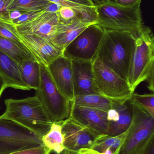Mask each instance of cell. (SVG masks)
I'll return each instance as SVG.
<instances>
[{
  "label": "cell",
  "instance_id": "obj_5",
  "mask_svg": "<svg viewBox=\"0 0 154 154\" xmlns=\"http://www.w3.org/2000/svg\"><path fill=\"white\" fill-rule=\"evenodd\" d=\"M40 81L35 96L41 102L45 111L53 122L68 119L70 113L71 101L57 88L47 66L40 63Z\"/></svg>",
  "mask_w": 154,
  "mask_h": 154
},
{
  "label": "cell",
  "instance_id": "obj_20",
  "mask_svg": "<svg viewBox=\"0 0 154 154\" xmlns=\"http://www.w3.org/2000/svg\"><path fill=\"white\" fill-rule=\"evenodd\" d=\"M116 102H118L108 99L96 93L77 96L71 101L74 105L105 111L111 109Z\"/></svg>",
  "mask_w": 154,
  "mask_h": 154
},
{
  "label": "cell",
  "instance_id": "obj_39",
  "mask_svg": "<svg viewBox=\"0 0 154 154\" xmlns=\"http://www.w3.org/2000/svg\"><path fill=\"white\" fill-rule=\"evenodd\" d=\"M100 153V152H99ZM100 154H115L114 153V152H113L111 149L109 148L106 149L105 150L102 152L100 153Z\"/></svg>",
  "mask_w": 154,
  "mask_h": 154
},
{
  "label": "cell",
  "instance_id": "obj_31",
  "mask_svg": "<svg viewBox=\"0 0 154 154\" xmlns=\"http://www.w3.org/2000/svg\"><path fill=\"white\" fill-rule=\"evenodd\" d=\"M11 0H0V20H9V11L8 7Z\"/></svg>",
  "mask_w": 154,
  "mask_h": 154
},
{
  "label": "cell",
  "instance_id": "obj_11",
  "mask_svg": "<svg viewBox=\"0 0 154 154\" xmlns=\"http://www.w3.org/2000/svg\"><path fill=\"white\" fill-rule=\"evenodd\" d=\"M108 111L71 104L68 118L98 135L106 134L108 128Z\"/></svg>",
  "mask_w": 154,
  "mask_h": 154
},
{
  "label": "cell",
  "instance_id": "obj_6",
  "mask_svg": "<svg viewBox=\"0 0 154 154\" xmlns=\"http://www.w3.org/2000/svg\"><path fill=\"white\" fill-rule=\"evenodd\" d=\"M94 80L98 94L120 103L129 100L134 93L127 82L119 76L98 58L93 61Z\"/></svg>",
  "mask_w": 154,
  "mask_h": 154
},
{
  "label": "cell",
  "instance_id": "obj_30",
  "mask_svg": "<svg viewBox=\"0 0 154 154\" xmlns=\"http://www.w3.org/2000/svg\"><path fill=\"white\" fill-rule=\"evenodd\" d=\"M41 11L39 12H24L20 16L13 20H9L14 25H19L21 23L26 22L28 21L31 20L33 18L36 17L38 15Z\"/></svg>",
  "mask_w": 154,
  "mask_h": 154
},
{
  "label": "cell",
  "instance_id": "obj_19",
  "mask_svg": "<svg viewBox=\"0 0 154 154\" xmlns=\"http://www.w3.org/2000/svg\"><path fill=\"white\" fill-rule=\"evenodd\" d=\"M61 6L70 7L75 10L80 18L87 22L96 23V5L92 0H46Z\"/></svg>",
  "mask_w": 154,
  "mask_h": 154
},
{
  "label": "cell",
  "instance_id": "obj_13",
  "mask_svg": "<svg viewBox=\"0 0 154 154\" xmlns=\"http://www.w3.org/2000/svg\"><path fill=\"white\" fill-rule=\"evenodd\" d=\"M18 33L24 44L39 63L47 66L63 56V51L51 41L38 35Z\"/></svg>",
  "mask_w": 154,
  "mask_h": 154
},
{
  "label": "cell",
  "instance_id": "obj_22",
  "mask_svg": "<svg viewBox=\"0 0 154 154\" xmlns=\"http://www.w3.org/2000/svg\"><path fill=\"white\" fill-rule=\"evenodd\" d=\"M42 144L51 152L61 154L65 150L64 137L60 122H54L50 130L42 137Z\"/></svg>",
  "mask_w": 154,
  "mask_h": 154
},
{
  "label": "cell",
  "instance_id": "obj_2",
  "mask_svg": "<svg viewBox=\"0 0 154 154\" xmlns=\"http://www.w3.org/2000/svg\"><path fill=\"white\" fill-rule=\"evenodd\" d=\"M5 112L1 116L10 119L42 137L54 122L36 96L22 99L5 100Z\"/></svg>",
  "mask_w": 154,
  "mask_h": 154
},
{
  "label": "cell",
  "instance_id": "obj_8",
  "mask_svg": "<svg viewBox=\"0 0 154 154\" xmlns=\"http://www.w3.org/2000/svg\"><path fill=\"white\" fill-rule=\"evenodd\" d=\"M42 145L41 137L14 121L0 116V154H11Z\"/></svg>",
  "mask_w": 154,
  "mask_h": 154
},
{
  "label": "cell",
  "instance_id": "obj_15",
  "mask_svg": "<svg viewBox=\"0 0 154 154\" xmlns=\"http://www.w3.org/2000/svg\"><path fill=\"white\" fill-rule=\"evenodd\" d=\"M74 96L96 93L94 83L93 61L71 60Z\"/></svg>",
  "mask_w": 154,
  "mask_h": 154
},
{
  "label": "cell",
  "instance_id": "obj_27",
  "mask_svg": "<svg viewBox=\"0 0 154 154\" xmlns=\"http://www.w3.org/2000/svg\"><path fill=\"white\" fill-rule=\"evenodd\" d=\"M130 101L135 103L154 117V94H141L133 93Z\"/></svg>",
  "mask_w": 154,
  "mask_h": 154
},
{
  "label": "cell",
  "instance_id": "obj_24",
  "mask_svg": "<svg viewBox=\"0 0 154 154\" xmlns=\"http://www.w3.org/2000/svg\"><path fill=\"white\" fill-rule=\"evenodd\" d=\"M127 134V130L123 134L115 136H110L107 134L99 135L90 148L100 153L109 148L115 154H118Z\"/></svg>",
  "mask_w": 154,
  "mask_h": 154
},
{
  "label": "cell",
  "instance_id": "obj_18",
  "mask_svg": "<svg viewBox=\"0 0 154 154\" xmlns=\"http://www.w3.org/2000/svg\"><path fill=\"white\" fill-rule=\"evenodd\" d=\"M0 76L5 82L6 88L30 90L22 80L19 65L11 57L0 50Z\"/></svg>",
  "mask_w": 154,
  "mask_h": 154
},
{
  "label": "cell",
  "instance_id": "obj_38",
  "mask_svg": "<svg viewBox=\"0 0 154 154\" xmlns=\"http://www.w3.org/2000/svg\"><path fill=\"white\" fill-rule=\"evenodd\" d=\"M5 82L3 78L0 76V98L4 91L6 89Z\"/></svg>",
  "mask_w": 154,
  "mask_h": 154
},
{
  "label": "cell",
  "instance_id": "obj_25",
  "mask_svg": "<svg viewBox=\"0 0 154 154\" xmlns=\"http://www.w3.org/2000/svg\"><path fill=\"white\" fill-rule=\"evenodd\" d=\"M50 3L46 0H11L7 10L24 12L41 11H44Z\"/></svg>",
  "mask_w": 154,
  "mask_h": 154
},
{
  "label": "cell",
  "instance_id": "obj_37",
  "mask_svg": "<svg viewBox=\"0 0 154 154\" xmlns=\"http://www.w3.org/2000/svg\"><path fill=\"white\" fill-rule=\"evenodd\" d=\"M80 154H100V153L90 148H83L77 151Z\"/></svg>",
  "mask_w": 154,
  "mask_h": 154
},
{
  "label": "cell",
  "instance_id": "obj_10",
  "mask_svg": "<svg viewBox=\"0 0 154 154\" xmlns=\"http://www.w3.org/2000/svg\"><path fill=\"white\" fill-rule=\"evenodd\" d=\"M66 150L77 152L91 148L99 136L70 118L60 121Z\"/></svg>",
  "mask_w": 154,
  "mask_h": 154
},
{
  "label": "cell",
  "instance_id": "obj_32",
  "mask_svg": "<svg viewBox=\"0 0 154 154\" xmlns=\"http://www.w3.org/2000/svg\"><path fill=\"white\" fill-rule=\"evenodd\" d=\"M138 154H154V135L146 143Z\"/></svg>",
  "mask_w": 154,
  "mask_h": 154
},
{
  "label": "cell",
  "instance_id": "obj_17",
  "mask_svg": "<svg viewBox=\"0 0 154 154\" xmlns=\"http://www.w3.org/2000/svg\"><path fill=\"white\" fill-rule=\"evenodd\" d=\"M93 24L95 23L87 22L81 19L68 23L60 21L52 41L63 51L84 30Z\"/></svg>",
  "mask_w": 154,
  "mask_h": 154
},
{
  "label": "cell",
  "instance_id": "obj_29",
  "mask_svg": "<svg viewBox=\"0 0 154 154\" xmlns=\"http://www.w3.org/2000/svg\"><path fill=\"white\" fill-rule=\"evenodd\" d=\"M51 152L43 145L37 147L28 148L12 154H50Z\"/></svg>",
  "mask_w": 154,
  "mask_h": 154
},
{
  "label": "cell",
  "instance_id": "obj_34",
  "mask_svg": "<svg viewBox=\"0 0 154 154\" xmlns=\"http://www.w3.org/2000/svg\"><path fill=\"white\" fill-rule=\"evenodd\" d=\"M148 82V88L149 90L151 91L154 92V70L151 72L149 75L148 76V78L146 80Z\"/></svg>",
  "mask_w": 154,
  "mask_h": 154
},
{
  "label": "cell",
  "instance_id": "obj_41",
  "mask_svg": "<svg viewBox=\"0 0 154 154\" xmlns=\"http://www.w3.org/2000/svg\"><path fill=\"white\" fill-rule=\"evenodd\" d=\"M106 1H108V2H115V0H106Z\"/></svg>",
  "mask_w": 154,
  "mask_h": 154
},
{
  "label": "cell",
  "instance_id": "obj_1",
  "mask_svg": "<svg viewBox=\"0 0 154 154\" xmlns=\"http://www.w3.org/2000/svg\"><path fill=\"white\" fill-rule=\"evenodd\" d=\"M104 30L96 58L127 82L136 36L128 31Z\"/></svg>",
  "mask_w": 154,
  "mask_h": 154
},
{
  "label": "cell",
  "instance_id": "obj_3",
  "mask_svg": "<svg viewBox=\"0 0 154 154\" xmlns=\"http://www.w3.org/2000/svg\"><path fill=\"white\" fill-rule=\"evenodd\" d=\"M142 0L130 5H121L104 1L96 5L95 24L106 30L128 31L136 36L144 24L141 12Z\"/></svg>",
  "mask_w": 154,
  "mask_h": 154
},
{
  "label": "cell",
  "instance_id": "obj_42",
  "mask_svg": "<svg viewBox=\"0 0 154 154\" xmlns=\"http://www.w3.org/2000/svg\"></svg>",
  "mask_w": 154,
  "mask_h": 154
},
{
  "label": "cell",
  "instance_id": "obj_7",
  "mask_svg": "<svg viewBox=\"0 0 154 154\" xmlns=\"http://www.w3.org/2000/svg\"><path fill=\"white\" fill-rule=\"evenodd\" d=\"M131 102L133 118L118 154H138L154 135V117L135 103Z\"/></svg>",
  "mask_w": 154,
  "mask_h": 154
},
{
  "label": "cell",
  "instance_id": "obj_26",
  "mask_svg": "<svg viewBox=\"0 0 154 154\" xmlns=\"http://www.w3.org/2000/svg\"><path fill=\"white\" fill-rule=\"evenodd\" d=\"M0 36L12 41L23 49L30 52L23 42L15 26L9 20H0Z\"/></svg>",
  "mask_w": 154,
  "mask_h": 154
},
{
  "label": "cell",
  "instance_id": "obj_14",
  "mask_svg": "<svg viewBox=\"0 0 154 154\" xmlns=\"http://www.w3.org/2000/svg\"><path fill=\"white\" fill-rule=\"evenodd\" d=\"M48 70L59 91L69 100L75 97L71 60L62 56L47 66Z\"/></svg>",
  "mask_w": 154,
  "mask_h": 154
},
{
  "label": "cell",
  "instance_id": "obj_9",
  "mask_svg": "<svg viewBox=\"0 0 154 154\" xmlns=\"http://www.w3.org/2000/svg\"><path fill=\"white\" fill-rule=\"evenodd\" d=\"M104 32L99 25H90L64 49L63 56L71 60L93 61L96 57Z\"/></svg>",
  "mask_w": 154,
  "mask_h": 154
},
{
  "label": "cell",
  "instance_id": "obj_40",
  "mask_svg": "<svg viewBox=\"0 0 154 154\" xmlns=\"http://www.w3.org/2000/svg\"><path fill=\"white\" fill-rule=\"evenodd\" d=\"M62 154H80L78 152H74V151H69V150L65 149L63 152Z\"/></svg>",
  "mask_w": 154,
  "mask_h": 154
},
{
  "label": "cell",
  "instance_id": "obj_16",
  "mask_svg": "<svg viewBox=\"0 0 154 154\" xmlns=\"http://www.w3.org/2000/svg\"><path fill=\"white\" fill-rule=\"evenodd\" d=\"M133 118V107L130 100L124 103L116 102L108 111V128L107 135H119L127 131Z\"/></svg>",
  "mask_w": 154,
  "mask_h": 154
},
{
  "label": "cell",
  "instance_id": "obj_35",
  "mask_svg": "<svg viewBox=\"0 0 154 154\" xmlns=\"http://www.w3.org/2000/svg\"><path fill=\"white\" fill-rule=\"evenodd\" d=\"M24 12L18 11H9V20H13L17 19Z\"/></svg>",
  "mask_w": 154,
  "mask_h": 154
},
{
  "label": "cell",
  "instance_id": "obj_4",
  "mask_svg": "<svg viewBox=\"0 0 154 154\" xmlns=\"http://www.w3.org/2000/svg\"><path fill=\"white\" fill-rule=\"evenodd\" d=\"M154 38L152 29L144 25L136 36L127 82L133 92L146 80L154 67Z\"/></svg>",
  "mask_w": 154,
  "mask_h": 154
},
{
  "label": "cell",
  "instance_id": "obj_12",
  "mask_svg": "<svg viewBox=\"0 0 154 154\" xmlns=\"http://www.w3.org/2000/svg\"><path fill=\"white\" fill-rule=\"evenodd\" d=\"M59 22L58 12L42 11L30 20L14 26L19 33L38 35L52 41Z\"/></svg>",
  "mask_w": 154,
  "mask_h": 154
},
{
  "label": "cell",
  "instance_id": "obj_21",
  "mask_svg": "<svg viewBox=\"0 0 154 154\" xmlns=\"http://www.w3.org/2000/svg\"><path fill=\"white\" fill-rule=\"evenodd\" d=\"M19 65L21 78L30 89L39 88L40 81V66L37 60H25Z\"/></svg>",
  "mask_w": 154,
  "mask_h": 154
},
{
  "label": "cell",
  "instance_id": "obj_36",
  "mask_svg": "<svg viewBox=\"0 0 154 154\" xmlns=\"http://www.w3.org/2000/svg\"><path fill=\"white\" fill-rule=\"evenodd\" d=\"M138 0H115V3L117 4L121 5H128L134 3Z\"/></svg>",
  "mask_w": 154,
  "mask_h": 154
},
{
  "label": "cell",
  "instance_id": "obj_28",
  "mask_svg": "<svg viewBox=\"0 0 154 154\" xmlns=\"http://www.w3.org/2000/svg\"><path fill=\"white\" fill-rule=\"evenodd\" d=\"M58 13L60 21L64 23H71L78 19H82L77 13L70 7L61 6Z\"/></svg>",
  "mask_w": 154,
  "mask_h": 154
},
{
  "label": "cell",
  "instance_id": "obj_23",
  "mask_svg": "<svg viewBox=\"0 0 154 154\" xmlns=\"http://www.w3.org/2000/svg\"><path fill=\"white\" fill-rule=\"evenodd\" d=\"M0 50L11 57L18 64H21L25 60H37L31 52L23 49L12 41L1 36Z\"/></svg>",
  "mask_w": 154,
  "mask_h": 154
},
{
  "label": "cell",
  "instance_id": "obj_33",
  "mask_svg": "<svg viewBox=\"0 0 154 154\" xmlns=\"http://www.w3.org/2000/svg\"><path fill=\"white\" fill-rule=\"evenodd\" d=\"M61 7V6L58 4L50 2L44 11L51 13L58 12Z\"/></svg>",
  "mask_w": 154,
  "mask_h": 154
}]
</instances>
